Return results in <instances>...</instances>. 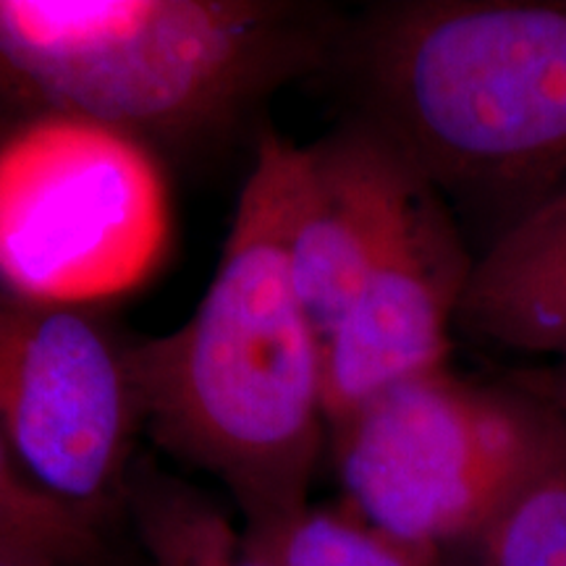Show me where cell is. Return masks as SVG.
Masks as SVG:
<instances>
[{
    "label": "cell",
    "instance_id": "4fadbf2b",
    "mask_svg": "<svg viewBox=\"0 0 566 566\" xmlns=\"http://www.w3.org/2000/svg\"><path fill=\"white\" fill-rule=\"evenodd\" d=\"M242 546L265 566H443L367 525L349 506H304L268 525L244 527Z\"/></svg>",
    "mask_w": 566,
    "mask_h": 566
},
{
    "label": "cell",
    "instance_id": "30bf717a",
    "mask_svg": "<svg viewBox=\"0 0 566 566\" xmlns=\"http://www.w3.org/2000/svg\"><path fill=\"white\" fill-rule=\"evenodd\" d=\"M443 566H566V415L546 405L541 443L525 475Z\"/></svg>",
    "mask_w": 566,
    "mask_h": 566
},
{
    "label": "cell",
    "instance_id": "9a60e30c",
    "mask_svg": "<svg viewBox=\"0 0 566 566\" xmlns=\"http://www.w3.org/2000/svg\"><path fill=\"white\" fill-rule=\"evenodd\" d=\"M0 116H9V113H6L3 105H0ZM9 129H11V126H6V124H3V118H0V139H3V134L9 132Z\"/></svg>",
    "mask_w": 566,
    "mask_h": 566
},
{
    "label": "cell",
    "instance_id": "ba28073f",
    "mask_svg": "<svg viewBox=\"0 0 566 566\" xmlns=\"http://www.w3.org/2000/svg\"><path fill=\"white\" fill-rule=\"evenodd\" d=\"M433 187L365 118L300 147L289 263L321 342L342 321L415 205Z\"/></svg>",
    "mask_w": 566,
    "mask_h": 566
},
{
    "label": "cell",
    "instance_id": "9c48e42d",
    "mask_svg": "<svg viewBox=\"0 0 566 566\" xmlns=\"http://www.w3.org/2000/svg\"><path fill=\"white\" fill-rule=\"evenodd\" d=\"M457 325L566 365V181L501 226L472 263Z\"/></svg>",
    "mask_w": 566,
    "mask_h": 566
},
{
    "label": "cell",
    "instance_id": "8fae6325",
    "mask_svg": "<svg viewBox=\"0 0 566 566\" xmlns=\"http://www.w3.org/2000/svg\"><path fill=\"white\" fill-rule=\"evenodd\" d=\"M124 501L155 566H265L247 554L216 501L150 462L132 467Z\"/></svg>",
    "mask_w": 566,
    "mask_h": 566
},
{
    "label": "cell",
    "instance_id": "5b68a950",
    "mask_svg": "<svg viewBox=\"0 0 566 566\" xmlns=\"http://www.w3.org/2000/svg\"><path fill=\"white\" fill-rule=\"evenodd\" d=\"M546 405L449 370L396 384L331 424L346 501L367 525L430 558L464 548L533 462Z\"/></svg>",
    "mask_w": 566,
    "mask_h": 566
},
{
    "label": "cell",
    "instance_id": "52a82bcc",
    "mask_svg": "<svg viewBox=\"0 0 566 566\" xmlns=\"http://www.w3.org/2000/svg\"><path fill=\"white\" fill-rule=\"evenodd\" d=\"M472 263L438 189L428 187L349 310L323 338L328 428L386 388L449 367L451 325Z\"/></svg>",
    "mask_w": 566,
    "mask_h": 566
},
{
    "label": "cell",
    "instance_id": "6da1fadb",
    "mask_svg": "<svg viewBox=\"0 0 566 566\" xmlns=\"http://www.w3.org/2000/svg\"><path fill=\"white\" fill-rule=\"evenodd\" d=\"M300 147L265 134L208 292L174 334L124 346L142 430L229 488L247 527L302 512L325 424L323 342L289 263Z\"/></svg>",
    "mask_w": 566,
    "mask_h": 566
},
{
    "label": "cell",
    "instance_id": "277c9868",
    "mask_svg": "<svg viewBox=\"0 0 566 566\" xmlns=\"http://www.w3.org/2000/svg\"><path fill=\"white\" fill-rule=\"evenodd\" d=\"M171 195L158 153L71 116H32L0 139V289L84 310L158 271Z\"/></svg>",
    "mask_w": 566,
    "mask_h": 566
},
{
    "label": "cell",
    "instance_id": "7c38bea8",
    "mask_svg": "<svg viewBox=\"0 0 566 566\" xmlns=\"http://www.w3.org/2000/svg\"><path fill=\"white\" fill-rule=\"evenodd\" d=\"M101 516L45 491L0 436V566H92Z\"/></svg>",
    "mask_w": 566,
    "mask_h": 566
},
{
    "label": "cell",
    "instance_id": "7a4b0ae2",
    "mask_svg": "<svg viewBox=\"0 0 566 566\" xmlns=\"http://www.w3.org/2000/svg\"><path fill=\"white\" fill-rule=\"evenodd\" d=\"M342 34L292 0H0V105L195 147L334 63Z\"/></svg>",
    "mask_w": 566,
    "mask_h": 566
},
{
    "label": "cell",
    "instance_id": "5bb4252c",
    "mask_svg": "<svg viewBox=\"0 0 566 566\" xmlns=\"http://www.w3.org/2000/svg\"><path fill=\"white\" fill-rule=\"evenodd\" d=\"M512 386L541 399L543 405L554 407L556 412L566 415V365H551L543 370L514 375Z\"/></svg>",
    "mask_w": 566,
    "mask_h": 566
},
{
    "label": "cell",
    "instance_id": "3957f363",
    "mask_svg": "<svg viewBox=\"0 0 566 566\" xmlns=\"http://www.w3.org/2000/svg\"><path fill=\"white\" fill-rule=\"evenodd\" d=\"M367 124L436 189L514 218L566 181V0H396L344 27Z\"/></svg>",
    "mask_w": 566,
    "mask_h": 566
},
{
    "label": "cell",
    "instance_id": "8992f818",
    "mask_svg": "<svg viewBox=\"0 0 566 566\" xmlns=\"http://www.w3.org/2000/svg\"><path fill=\"white\" fill-rule=\"evenodd\" d=\"M137 430L124 346L82 310L0 289V436L32 480L103 520L126 495Z\"/></svg>",
    "mask_w": 566,
    "mask_h": 566
}]
</instances>
